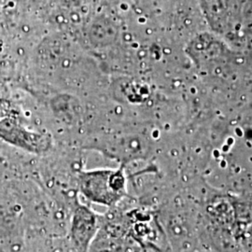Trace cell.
<instances>
[{"label": "cell", "instance_id": "cell-1", "mask_svg": "<svg viewBox=\"0 0 252 252\" xmlns=\"http://www.w3.org/2000/svg\"><path fill=\"white\" fill-rule=\"evenodd\" d=\"M79 189L92 203L104 207H115L127 194L124 168L81 172Z\"/></svg>", "mask_w": 252, "mask_h": 252}, {"label": "cell", "instance_id": "cell-2", "mask_svg": "<svg viewBox=\"0 0 252 252\" xmlns=\"http://www.w3.org/2000/svg\"><path fill=\"white\" fill-rule=\"evenodd\" d=\"M100 229L98 216L88 207L77 203L70 222V240L79 252H87Z\"/></svg>", "mask_w": 252, "mask_h": 252}, {"label": "cell", "instance_id": "cell-3", "mask_svg": "<svg viewBox=\"0 0 252 252\" xmlns=\"http://www.w3.org/2000/svg\"><path fill=\"white\" fill-rule=\"evenodd\" d=\"M138 252L137 251H130V252Z\"/></svg>", "mask_w": 252, "mask_h": 252}]
</instances>
